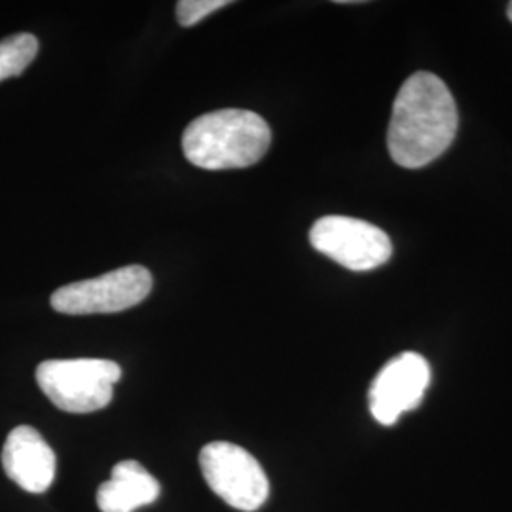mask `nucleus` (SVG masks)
I'll use <instances>...</instances> for the list:
<instances>
[{"mask_svg": "<svg viewBox=\"0 0 512 512\" xmlns=\"http://www.w3.org/2000/svg\"><path fill=\"white\" fill-rule=\"evenodd\" d=\"M458 107L437 74H412L397 93L387 131L395 164L420 169L452 145L458 131Z\"/></svg>", "mask_w": 512, "mask_h": 512, "instance_id": "1", "label": "nucleus"}, {"mask_svg": "<svg viewBox=\"0 0 512 512\" xmlns=\"http://www.w3.org/2000/svg\"><path fill=\"white\" fill-rule=\"evenodd\" d=\"M272 143V129L256 112L213 110L188 124L183 133L186 160L207 171L258 164Z\"/></svg>", "mask_w": 512, "mask_h": 512, "instance_id": "2", "label": "nucleus"}, {"mask_svg": "<svg viewBox=\"0 0 512 512\" xmlns=\"http://www.w3.org/2000/svg\"><path fill=\"white\" fill-rule=\"evenodd\" d=\"M120 378V365L107 359H54L37 368L42 393L69 414H92L109 406Z\"/></svg>", "mask_w": 512, "mask_h": 512, "instance_id": "3", "label": "nucleus"}, {"mask_svg": "<svg viewBox=\"0 0 512 512\" xmlns=\"http://www.w3.org/2000/svg\"><path fill=\"white\" fill-rule=\"evenodd\" d=\"M152 291V274L145 266L131 264L93 279L76 281L57 289L50 304L65 315L120 313L139 306Z\"/></svg>", "mask_w": 512, "mask_h": 512, "instance_id": "4", "label": "nucleus"}, {"mask_svg": "<svg viewBox=\"0 0 512 512\" xmlns=\"http://www.w3.org/2000/svg\"><path fill=\"white\" fill-rule=\"evenodd\" d=\"M200 467L207 486L232 509L258 511L270 495L262 465L241 446L211 442L200 452Z\"/></svg>", "mask_w": 512, "mask_h": 512, "instance_id": "5", "label": "nucleus"}, {"mask_svg": "<svg viewBox=\"0 0 512 512\" xmlns=\"http://www.w3.org/2000/svg\"><path fill=\"white\" fill-rule=\"evenodd\" d=\"M310 243L315 251L351 272L380 268L393 255L391 239L382 228L342 215L317 220L311 226Z\"/></svg>", "mask_w": 512, "mask_h": 512, "instance_id": "6", "label": "nucleus"}, {"mask_svg": "<svg viewBox=\"0 0 512 512\" xmlns=\"http://www.w3.org/2000/svg\"><path fill=\"white\" fill-rule=\"evenodd\" d=\"M429 382L431 368L418 353L408 351L391 359L370 385V414L382 425H395L404 412L420 406Z\"/></svg>", "mask_w": 512, "mask_h": 512, "instance_id": "7", "label": "nucleus"}, {"mask_svg": "<svg viewBox=\"0 0 512 512\" xmlns=\"http://www.w3.org/2000/svg\"><path fill=\"white\" fill-rule=\"evenodd\" d=\"M2 467L10 480L29 494H44L55 478V454L37 429L16 427L4 442Z\"/></svg>", "mask_w": 512, "mask_h": 512, "instance_id": "8", "label": "nucleus"}, {"mask_svg": "<svg viewBox=\"0 0 512 512\" xmlns=\"http://www.w3.org/2000/svg\"><path fill=\"white\" fill-rule=\"evenodd\" d=\"M160 497V484L137 461H120L110 480L99 486L97 505L103 512H133Z\"/></svg>", "mask_w": 512, "mask_h": 512, "instance_id": "9", "label": "nucleus"}, {"mask_svg": "<svg viewBox=\"0 0 512 512\" xmlns=\"http://www.w3.org/2000/svg\"><path fill=\"white\" fill-rule=\"evenodd\" d=\"M38 54V40L31 33H19L0 40V82L25 73Z\"/></svg>", "mask_w": 512, "mask_h": 512, "instance_id": "10", "label": "nucleus"}, {"mask_svg": "<svg viewBox=\"0 0 512 512\" xmlns=\"http://www.w3.org/2000/svg\"><path fill=\"white\" fill-rule=\"evenodd\" d=\"M228 4V0H181L177 2V19L183 27H194Z\"/></svg>", "mask_w": 512, "mask_h": 512, "instance_id": "11", "label": "nucleus"}, {"mask_svg": "<svg viewBox=\"0 0 512 512\" xmlns=\"http://www.w3.org/2000/svg\"><path fill=\"white\" fill-rule=\"evenodd\" d=\"M507 14H509V19L512 21V2L509 4V8H507Z\"/></svg>", "mask_w": 512, "mask_h": 512, "instance_id": "12", "label": "nucleus"}]
</instances>
